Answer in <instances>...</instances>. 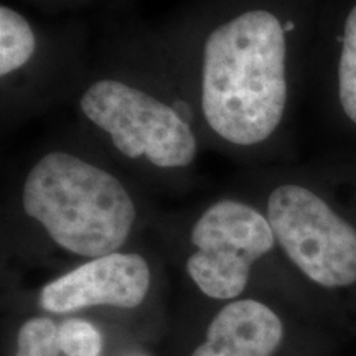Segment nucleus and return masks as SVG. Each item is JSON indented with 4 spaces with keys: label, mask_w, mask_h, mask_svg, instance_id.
I'll list each match as a JSON object with an SVG mask.
<instances>
[{
    "label": "nucleus",
    "mask_w": 356,
    "mask_h": 356,
    "mask_svg": "<svg viewBox=\"0 0 356 356\" xmlns=\"http://www.w3.org/2000/svg\"><path fill=\"white\" fill-rule=\"evenodd\" d=\"M292 20L270 8L233 13L188 47L162 50L188 97L203 139L239 157H257L282 127L291 96Z\"/></svg>",
    "instance_id": "1"
},
{
    "label": "nucleus",
    "mask_w": 356,
    "mask_h": 356,
    "mask_svg": "<svg viewBox=\"0 0 356 356\" xmlns=\"http://www.w3.org/2000/svg\"><path fill=\"white\" fill-rule=\"evenodd\" d=\"M74 113L114 165L159 184L191 177L204 145L195 111L165 60L88 76L76 88Z\"/></svg>",
    "instance_id": "2"
},
{
    "label": "nucleus",
    "mask_w": 356,
    "mask_h": 356,
    "mask_svg": "<svg viewBox=\"0 0 356 356\" xmlns=\"http://www.w3.org/2000/svg\"><path fill=\"white\" fill-rule=\"evenodd\" d=\"M17 184L22 215L58 249L84 261L122 251L139 222L134 181L99 150L48 147Z\"/></svg>",
    "instance_id": "3"
},
{
    "label": "nucleus",
    "mask_w": 356,
    "mask_h": 356,
    "mask_svg": "<svg viewBox=\"0 0 356 356\" xmlns=\"http://www.w3.org/2000/svg\"><path fill=\"white\" fill-rule=\"evenodd\" d=\"M186 275L215 300H236L246 291L252 269L273 251L274 231L257 204L221 197L191 222Z\"/></svg>",
    "instance_id": "4"
},
{
    "label": "nucleus",
    "mask_w": 356,
    "mask_h": 356,
    "mask_svg": "<svg viewBox=\"0 0 356 356\" xmlns=\"http://www.w3.org/2000/svg\"><path fill=\"white\" fill-rule=\"evenodd\" d=\"M262 211L275 241L310 280L327 289L356 282V229L318 193L282 181L267 191Z\"/></svg>",
    "instance_id": "5"
},
{
    "label": "nucleus",
    "mask_w": 356,
    "mask_h": 356,
    "mask_svg": "<svg viewBox=\"0 0 356 356\" xmlns=\"http://www.w3.org/2000/svg\"><path fill=\"white\" fill-rule=\"evenodd\" d=\"M152 286V269L139 252L118 251L84 261L40 292V305L50 314H70L88 307L134 309Z\"/></svg>",
    "instance_id": "6"
},
{
    "label": "nucleus",
    "mask_w": 356,
    "mask_h": 356,
    "mask_svg": "<svg viewBox=\"0 0 356 356\" xmlns=\"http://www.w3.org/2000/svg\"><path fill=\"white\" fill-rule=\"evenodd\" d=\"M282 333V322L266 304L236 299L215 315L191 356H273Z\"/></svg>",
    "instance_id": "7"
},
{
    "label": "nucleus",
    "mask_w": 356,
    "mask_h": 356,
    "mask_svg": "<svg viewBox=\"0 0 356 356\" xmlns=\"http://www.w3.org/2000/svg\"><path fill=\"white\" fill-rule=\"evenodd\" d=\"M51 48L43 47L32 22L15 8L0 7V79L2 99L12 101L26 84L35 86L47 66Z\"/></svg>",
    "instance_id": "8"
},
{
    "label": "nucleus",
    "mask_w": 356,
    "mask_h": 356,
    "mask_svg": "<svg viewBox=\"0 0 356 356\" xmlns=\"http://www.w3.org/2000/svg\"><path fill=\"white\" fill-rule=\"evenodd\" d=\"M338 102L343 114L356 126V6L345 20L337 61Z\"/></svg>",
    "instance_id": "9"
},
{
    "label": "nucleus",
    "mask_w": 356,
    "mask_h": 356,
    "mask_svg": "<svg viewBox=\"0 0 356 356\" xmlns=\"http://www.w3.org/2000/svg\"><path fill=\"white\" fill-rule=\"evenodd\" d=\"M15 356H66L60 341V327L47 317L22 325Z\"/></svg>",
    "instance_id": "10"
},
{
    "label": "nucleus",
    "mask_w": 356,
    "mask_h": 356,
    "mask_svg": "<svg viewBox=\"0 0 356 356\" xmlns=\"http://www.w3.org/2000/svg\"><path fill=\"white\" fill-rule=\"evenodd\" d=\"M60 341L66 356H101L99 332L86 320H65L60 325Z\"/></svg>",
    "instance_id": "11"
},
{
    "label": "nucleus",
    "mask_w": 356,
    "mask_h": 356,
    "mask_svg": "<svg viewBox=\"0 0 356 356\" xmlns=\"http://www.w3.org/2000/svg\"><path fill=\"white\" fill-rule=\"evenodd\" d=\"M129 356H145V355H139V353H134V355H129Z\"/></svg>",
    "instance_id": "12"
}]
</instances>
